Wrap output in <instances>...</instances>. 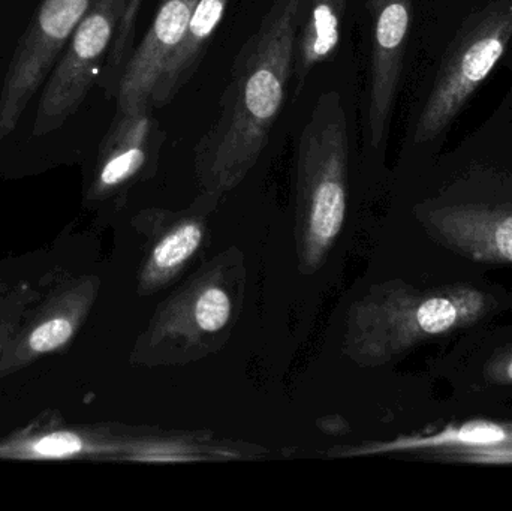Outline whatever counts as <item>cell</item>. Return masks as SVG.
Returning <instances> with one entry per match:
<instances>
[{"label":"cell","mask_w":512,"mask_h":511,"mask_svg":"<svg viewBox=\"0 0 512 511\" xmlns=\"http://www.w3.org/2000/svg\"><path fill=\"white\" fill-rule=\"evenodd\" d=\"M122 447L81 437L74 432H53L11 446H0V456L24 459H69L96 453H116Z\"/></svg>","instance_id":"cell-15"},{"label":"cell","mask_w":512,"mask_h":511,"mask_svg":"<svg viewBox=\"0 0 512 511\" xmlns=\"http://www.w3.org/2000/svg\"><path fill=\"white\" fill-rule=\"evenodd\" d=\"M512 38V0L490 3L460 30L418 117L417 144L435 140L489 77Z\"/></svg>","instance_id":"cell-4"},{"label":"cell","mask_w":512,"mask_h":511,"mask_svg":"<svg viewBox=\"0 0 512 511\" xmlns=\"http://www.w3.org/2000/svg\"><path fill=\"white\" fill-rule=\"evenodd\" d=\"M203 242V227L198 221H186L165 234L150 255L143 272L146 287L156 288L170 281L198 251Z\"/></svg>","instance_id":"cell-14"},{"label":"cell","mask_w":512,"mask_h":511,"mask_svg":"<svg viewBox=\"0 0 512 511\" xmlns=\"http://www.w3.org/2000/svg\"><path fill=\"white\" fill-rule=\"evenodd\" d=\"M95 0H44L24 32L0 93V140L17 128L20 117L51 74L57 57Z\"/></svg>","instance_id":"cell-6"},{"label":"cell","mask_w":512,"mask_h":511,"mask_svg":"<svg viewBox=\"0 0 512 511\" xmlns=\"http://www.w3.org/2000/svg\"><path fill=\"white\" fill-rule=\"evenodd\" d=\"M230 0H198L185 38L162 69L153 92L152 108L170 104L197 72L210 39L224 18Z\"/></svg>","instance_id":"cell-12"},{"label":"cell","mask_w":512,"mask_h":511,"mask_svg":"<svg viewBox=\"0 0 512 511\" xmlns=\"http://www.w3.org/2000/svg\"><path fill=\"white\" fill-rule=\"evenodd\" d=\"M433 227L448 245L480 261L512 263V209L462 206L432 215Z\"/></svg>","instance_id":"cell-11"},{"label":"cell","mask_w":512,"mask_h":511,"mask_svg":"<svg viewBox=\"0 0 512 511\" xmlns=\"http://www.w3.org/2000/svg\"><path fill=\"white\" fill-rule=\"evenodd\" d=\"M74 327L66 318H53L36 327L30 335L29 345L36 353H50L65 345L71 339Z\"/></svg>","instance_id":"cell-17"},{"label":"cell","mask_w":512,"mask_h":511,"mask_svg":"<svg viewBox=\"0 0 512 511\" xmlns=\"http://www.w3.org/2000/svg\"><path fill=\"white\" fill-rule=\"evenodd\" d=\"M396 452H433L462 456L472 462H512V423L472 420L451 425L432 435L400 437L373 444L351 455H382Z\"/></svg>","instance_id":"cell-9"},{"label":"cell","mask_w":512,"mask_h":511,"mask_svg":"<svg viewBox=\"0 0 512 511\" xmlns=\"http://www.w3.org/2000/svg\"><path fill=\"white\" fill-rule=\"evenodd\" d=\"M307 0H273L242 45L218 113L195 146V171L209 194L236 188L261 158L282 113Z\"/></svg>","instance_id":"cell-1"},{"label":"cell","mask_w":512,"mask_h":511,"mask_svg":"<svg viewBox=\"0 0 512 511\" xmlns=\"http://www.w3.org/2000/svg\"><path fill=\"white\" fill-rule=\"evenodd\" d=\"M230 296L222 288L204 287L192 302V323L201 332L215 333L224 329L231 318Z\"/></svg>","instance_id":"cell-16"},{"label":"cell","mask_w":512,"mask_h":511,"mask_svg":"<svg viewBox=\"0 0 512 511\" xmlns=\"http://www.w3.org/2000/svg\"><path fill=\"white\" fill-rule=\"evenodd\" d=\"M164 138L152 110L119 113L102 143L96 189L111 191L137 177L158 156Z\"/></svg>","instance_id":"cell-10"},{"label":"cell","mask_w":512,"mask_h":511,"mask_svg":"<svg viewBox=\"0 0 512 511\" xmlns=\"http://www.w3.org/2000/svg\"><path fill=\"white\" fill-rule=\"evenodd\" d=\"M131 0H95L68 41L62 59L48 78L33 134L47 135L59 129L86 98L105 53L119 30Z\"/></svg>","instance_id":"cell-5"},{"label":"cell","mask_w":512,"mask_h":511,"mask_svg":"<svg viewBox=\"0 0 512 511\" xmlns=\"http://www.w3.org/2000/svg\"><path fill=\"white\" fill-rule=\"evenodd\" d=\"M198 0H161L152 26L123 69L117 90L119 113L153 110L152 98L162 69L182 44Z\"/></svg>","instance_id":"cell-8"},{"label":"cell","mask_w":512,"mask_h":511,"mask_svg":"<svg viewBox=\"0 0 512 511\" xmlns=\"http://www.w3.org/2000/svg\"><path fill=\"white\" fill-rule=\"evenodd\" d=\"M507 378L512 381V357L510 363L507 365Z\"/></svg>","instance_id":"cell-18"},{"label":"cell","mask_w":512,"mask_h":511,"mask_svg":"<svg viewBox=\"0 0 512 511\" xmlns=\"http://www.w3.org/2000/svg\"><path fill=\"white\" fill-rule=\"evenodd\" d=\"M348 117L342 95L321 93L297 147V210L303 260L318 269L343 228L348 176Z\"/></svg>","instance_id":"cell-2"},{"label":"cell","mask_w":512,"mask_h":511,"mask_svg":"<svg viewBox=\"0 0 512 511\" xmlns=\"http://www.w3.org/2000/svg\"><path fill=\"white\" fill-rule=\"evenodd\" d=\"M348 0H307L295 44V95H300L312 69L336 53L342 41L343 18Z\"/></svg>","instance_id":"cell-13"},{"label":"cell","mask_w":512,"mask_h":511,"mask_svg":"<svg viewBox=\"0 0 512 511\" xmlns=\"http://www.w3.org/2000/svg\"><path fill=\"white\" fill-rule=\"evenodd\" d=\"M486 294L469 287L432 293L393 291L355 306L352 347L364 359L384 360L411 345L480 318Z\"/></svg>","instance_id":"cell-3"},{"label":"cell","mask_w":512,"mask_h":511,"mask_svg":"<svg viewBox=\"0 0 512 511\" xmlns=\"http://www.w3.org/2000/svg\"><path fill=\"white\" fill-rule=\"evenodd\" d=\"M369 11L373 27L367 131L370 146L379 147L387 134L402 77L412 0H369Z\"/></svg>","instance_id":"cell-7"}]
</instances>
